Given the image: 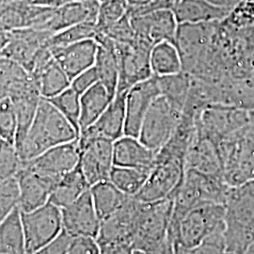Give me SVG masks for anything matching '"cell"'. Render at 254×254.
<instances>
[{"label":"cell","mask_w":254,"mask_h":254,"mask_svg":"<svg viewBox=\"0 0 254 254\" xmlns=\"http://www.w3.org/2000/svg\"><path fill=\"white\" fill-rule=\"evenodd\" d=\"M78 137L71 123L49 101L42 98L34 121L18 149L19 155L23 163L27 162L55 146L71 142Z\"/></svg>","instance_id":"cell-1"},{"label":"cell","mask_w":254,"mask_h":254,"mask_svg":"<svg viewBox=\"0 0 254 254\" xmlns=\"http://www.w3.org/2000/svg\"><path fill=\"white\" fill-rule=\"evenodd\" d=\"M228 254H243L254 241V180L230 188L224 202Z\"/></svg>","instance_id":"cell-2"},{"label":"cell","mask_w":254,"mask_h":254,"mask_svg":"<svg viewBox=\"0 0 254 254\" xmlns=\"http://www.w3.org/2000/svg\"><path fill=\"white\" fill-rule=\"evenodd\" d=\"M229 187L223 178L187 169L181 187L173 196V209L170 238L174 236L182 218L191 209L205 202L224 204Z\"/></svg>","instance_id":"cell-3"},{"label":"cell","mask_w":254,"mask_h":254,"mask_svg":"<svg viewBox=\"0 0 254 254\" xmlns=\"http://www.w3.org/2000/svg\"><path fill=\"white\" fill-rule=\"evenodd\" d=\"M173 199L143 201L132 249L148 254H174L170 238Z\"/></svg>","instance_id":"cell-4"},{"label":"cell","mask_w":254,"mask_h":254,"mask_svg":"<svg viewBox=\"0 0 254 254\" xmlns=\"http://www.w3.org/2000/svg\"><path fill=\"white\" fill-rule=\"evenodd\" d=\"M223 178L234 188L254 180V118L219 143Z\"/></svg>","instance_id":"cell-5"},{"label":"cell","mask_w":254,"mask_h":254,"mask_svg":"<svg viewBox=\"0 0 254 254\" xmlns=\"http://www.w3.org/2000/svg\"><path fill=\"white\" fill-rule=\"evenodd\" d=\"M185 173L186 157L160 149L148 179L135 198L141 201L173 198L181 187Z\"/></svg>","instance_id":"cell-6"},{"label":"cell","mask_w":254,"mask_h":254,"mask_svg":"<svg viewBox=\"0 0 254 254\" xmlns=\"http://www.w3.org/2000/svg\"><path fill=\"white\" fill-rule=\"evenodd\" d=\"M224 204L205 202L189 211L182 218L174 236V246L192 248L225 230Z\"/></svg>","instance_id":"cell-7"},{"label":"cell","mask_w":254,"mask_h":254,"mask_svg":"<svg viewBox=\"0 0 254 254\" xmlns=\"http://www.w3.org/2000/svg\"><path fill=\"white\" fill-rule=\"evenodd\" d=\"M182 114L181 108L163 95L158 96L146 113L138 139L157 153L173 136Z\"/></svg>","instance_id":"cell-8"},{"label":"cell","mask_w":254,"mask_h":254,"mask_svg":"<svg viewBox=\"0 0 254 254\" xmlns=\"http://www.w3.org/2000/svg\"><path fill=\"white\" fill-rule=\"evenodd\" d=\"M22 223L27 254H36L63 233L62 209L48 201L39 208L22 212Z\"/></svg>","instance_id":"cell-9"},{"label":"cell","mask_w":254,"mask_h":254,"mask_svg":"<svg viewBox=\"0 0 254 254\" xmlns=\"http://www.w3.org/2000/svg\"><path fill=\"white\" fill-rule=\"evenodd\" d=\"M254 118V109L236 106L213 104L200 110L196 116V127L218 143Z\"/></svg>","instance_id":"cell-10"},{"label":"cell","mask_w":254,"mask_h":254,"mask_svg":"<svg viewBox=\"0 0 254 254\" xmlns=\"http://www.w3.org/2000/svg\"><path fill=\"white\" fill-rule=\"evenodd\" d=\"M142 204L143 201L130 196L118 210L104 218L96 239L98 245L120 244L132 248Z\"/></svg>","instance_id":"cell-11"},{"label":"cell","mask_w":254,"mask_h":254,"mask_svg":"<svg viewBox=\"0 0 254 254\" xmlns=\"http://www.w3.org/2000/svg\"><path fill=\"white\" fill-rule=\"evenodd\" d=\"M218 23L178 24L176 47L181 56L184 72L190 73L203 59Z\"/></svg>","instance_id":"cell-12"},{"label":"cell","mask_w":254,"mask_h":254,"mask_svg":"<svg viewBox=\"0 0 254 254\" xmlns=\"http://www.w3.org/2000/svg\"><path fill=\"white\" fill-rule=\"evenodd\" d=\"M116 44L119 61V83L117 91H128L139 82L152 77V48L137 41L132 44Z\"/></svg>","instance_id":"cell-13"},{"label":"cell","mask_w":254,"mask_h":254,"mask_svg":"<svg viewBox=\"0 0 254 254\" xmlns=\"http://www.w3.org/2000/svg\"><path fill=\"white\" fill-rule=\"evenodd\" d=\"M129 17L137 42L150 48L162 42H170L176 46L178 23L173 9H157Z\"/></svg>","instance_id":"cell-14"},{"label":"cell","mask_w":254,"mask_h":254,"mask_svg":"<svg viewBox=\"0 0 254 254\" xmlns=\"http://www.w3.org/2000/svg\"><path fill=\"white\" fill-rule=\"evenodd\" d=\"M80 158L78 166L90 187L99 182L109 180L113 164V141L93 137L78 138Z\"/></svg>","instance_id":"cell-15"},{"label":"cell","mask_w":254,"mask_h":254,"mask_svg":"<svg viewBox=\"0 0 254 254\" xmlns=\"http://www.w3.org/2000/svg\"><path fill=\"white\" fill-rule=\"evenodd\" d=\"M53 33L36 28H21L7 32V42L0 57L21 65L29 73L38 53L48 47Z\"/></svg>","instance_id":"cell-16"},{"label":"cell","mask_w":254,"mask_h":254,"mask_svg":"<svg viewBox=\"0 0 254 254\" xmlns=\"http://www.w3.org/2000/svg\"><path fill=\"white\" fill-rule=\"evenodd\" d=\"M63 231L72 238L97 239L101 227V218L91 199V192L81 196L62 209Z\"/></svg>","instance_id":"cell-17"},{"label":"cell","mask_w":254,"mask_h":254,"mask_svg":"<svg viewBox=\"0 0 254 254\" xmlns=\"http://www.w3.org/2000/svg\"><path fill=\"white\" fill-rule=\"evenodd\" d=\"M161 95L157 77H152L134 85L127 91L126 100L125 136L137 137L147 111Z\"/></svg>","instance_id":"cell-18"},{"label":"cell","mask_w":254,"mask_h":254,"mask_svg":"<svg viewBox=\"0 0 254 254\" xmlns=\"http://www.w3.org/2000/svg\"><path fill=\"white\" fill-rule=\"evenodd\" d=\"M29 74L41 97L45 99L54 97L71 86V80L56 62L49 47L38 53Z\"/></svg>","instance_id":"cell-19"},{"label":"cell","mask_w":254,"mask_h":254,"mask_svg":"<svg viewBox=\"0 0 254 254\" xmlns=\"http://www.w3.org/2000/svg\"><path fill=\"white\" fill-rule=\"evenodd\" d=\"M79 158L80 146L77 138L71 142L55 146L24 164L38 173L60 181L64 175L77 167Z\"/></svg>","instance_id":"cell-20"},{"label":"cell","mask_w":254,"mask_h":254,"mask_svg":"<svg viewBox=\"0 0 254 254\" xmlns=\"http://www.w3.org/2000/svg\"><path fill=\"white\" fill-rule=\"evenodd\" d=\"M18 183L19 208L28 212L46 204L59 180L38 173L23 163L15 176Z\"/></svg>","instance_id":"cell-21"},{"label":"cell","mask_w":254,"mask_h":254,"mask_svg":"<svg viewBox=\"0 0 254 254\" xmlns=\"http://www.w3.org/2000/svg\"><path fill=\"white\" fill-rule=\"evenodd\" d=\"M187 169L223 178L219 143L197 127L187 154Z\"/></svg>","instance_id":"cell-22"},{"label":"cell","mask_w":254,"mask_h":254,"mask_svg":"<svg viewBox=\"0 0 254 254\" xmlns=\"http://www.w3.org/2000/svg\"><path fill=\"white\" fill-rule=\"evenodd\" d=\"M51 53L69 79L94 66L98 44L95 39L84 40L72 45L51 47Z\"/></svg>","instance_id":"cell-23"},{"label":"cell","mask_w":254,"mask_h":254,"mask_svg":"<svg viewBox=\"0 0 254 254\" xmlns=\"http://www.w3.org/2000/svg\"><path fill=\"white\" fill-rule=\"evenodd\" d=\"M127 91H117L108 109L94 125L82 132L78 138L103 137L115 141L125 136Z\"/></svg>","instance_id":"cell-24"},{"label":"cell","mask_w":254,"mask_h":254,"mask_svg":"<svg viewBox=\"0 0 254 254\" xmlns=\"http://www.w3.org/2000/svg\"><path fill=\"white\" fill-rule=\"evenodd\" d=\"M100 1H73L55 9L52 18L46 25V31L57 33L67 27L84 22L96 23Z\"/></svg>","instance_id":"cell-25"},{"label":"cell","mask_w":254,"mask_h":254,"mask_svg":"<svg viewBox=\"0 0 254 254\" xmlns=\"http://www.w3.org/2000/svg\"><path fill=\"white\" fill-rule=\"evenodd\" d=\"M156 152L144 145L137 137L123 136L113 143V164L119 167L152 169Z\"/></svg>","instance_id":"cell-26"},{"label":"cell","mask_w":254,"mask_h":254,"mask_svg":"<svg viewBox=\"0 0 254 254\" xmlns=\"http://www.w3.org/2000/svg\"><path fill=\"white\" fill-rule=\"evenodd\" d=\"M95 41L98 50L94 67L98 73L99 82L103 84L109 93L115 96L119 83V61L116 44L109 37L97 33Z\"/></svg>","instance_id":"cell-27"},{"label":"cell","mask_w":254,"mask_h":254,"mask_svg":"<svg viewBox=\"0 0 254 254\" xmlns=\"http://www.w3.org/2000/svg\"><path fill=\"white\" fill-rule=\"evenodd\" d=\"M172 9L178 24L221 22L232 10L215 6L208 0H178Z\"/></svg>","instance_id":"cell-28"},{"label":"cell","mask_w":254,"mask_h":254,"mask_svg":"<svg viewBox=\"0 0 254 254\" xmlns=\"http://www.w3.org/2000/svg\"><path fill=\"white\" fill-rule=\"evenodd\" d=\"M9 98L12 101L16 112L17 132L15 137V147L18 151L34 121L42 97L33 82L26 89L16 92Z\"/></svg>","instance_id":"cell-29"},{"label":"cell","mask_w":254,"mask_h":254,"mask_svg":"<svg viewBox=\"0 0 254 254\" xmlns=\"http://www.w3.org/2000/svg\"><path fill=\"white\" fill-rule=\"evenodd\" d=\"M113 98L114 96L109 93L100 82L80 95V134L96 123Z\"/></svg>","instance_id":"cell-30"},{"label":"cell","mask_w":254,"mask_h":254,"mask_svg":"<svg viewBox=\"0 0 254 254\" xmlns=\"http://www.w3.org/2000/svg\"><path fill=\"white\" fill-rule=\"evenodd\" d=\"M90 189V185L77 165L73 171L64 175L56 185L51 193L49 202L53 203L59 208H64L78 199L84 192Z\"/></svg>","instance_id":"cell-31"},{"label":"cell","mask_w":254,"mask_h":254,"mask_svg":"<svg viewBox=\"0 0 254 254\" xmlns=\"http://www.w3.org/2000/svg\"><path fill=\"white\" fill-rule=\"evenodd\" d=\"M0 254H27L19 207L0 223Z\"/></svg>","instance_id":"cell-32"},{"label":"cell","mask_w":254,"mask_h":254,"mask_svg":"<svg viewBox=\"0 0 254 254\" xmlns=\"http://www.w3.org/2000/svg\"><path fill=\"white\" fill-rule=\"evenodd\" d=\"M90 192L101 221L118 210L130 197L123 193L109 180L91 186Z\"/></svg>","instance_id":"cell-33"},{"label":"cell","mask_w":254,"mask_h":254,"mask_svg":"<svg viewBox=\"0 0 254 254\" xmlns=\"http://www.w3.org/2000/svg\"><path fill=\"white\" fill-rule=\"evenodd\" d=\"M151 68L155 76H163L183 71L181 56L176 46L170 42H162L152 48Z\"/></svg>","instance_id":"cell-34"},{"label":"cell","mask_w":254,"mask_h":254,"mask_svg":"<svg viewBox=\"0 0 254 254\" xmlns=\"http://www.w3.org/2000/svg\"><path fill=\"white\" fill-rule=\"evenodd\" d=\"M151 170L113 166L109 180L127 196L135 197L144 186Z\"/></svg>","instance_id":"cell-35"},{"label":"cell","mask_w":254,"mask_h":254,"mask_svg":"<svg viewBox=\"0 0 254 254\" xmlns=\"http://www.w3.org/2000/svg\"><path fill=\"white\" fill-rule=\"evenodd\" d=\"M156 77L161 95L184 110L190 91V74L182 71L181 73Z\"/></svg>","instance_id":"cell-36"},{"label":"cell","mask_w":254,"mask_h":254,"mask_svg":"<svg viewBox=\"0 0 254 254\" xmlns=\"http://www.w3.org/2000/svg\"><path fill=\"white\" fill-rule=\"evenodd\" d=\"M97 33L96 23L84 22L73 27H67L53 34L49 39L48 47L69 46L84 40L95 39Z\"/></svg>","instance_id":"cell-37"},{"label":"cell","mask_w":254,"mask_h":254,"mask_svg":"<svg viewBox=\"0 0 254 254\" xmlns=\"http://www.w3.org/2000/svg\"><path fill=\"white\" fill-rule=\"evenodd\" d=\"M46 100L49 101L71 123L77 134L80 135V95L69 87L60 94Z\"/></svg>","instance_id":"cell-38"},{"label":"cell","mask_w":254,"mask_h":254,"mask_svg":"<svg viewBox=\"0 0 254 254\" xmlns=\"http://www.w3.org/2000/svg\"><path fill=\"white\" fill-rule=\"evenodd\" d=\"M128 11L127 0H105L100 2L96 19L98 33H105L119 20L127 15Z\"/></svg>","instance_id":"cell-39"},{"label":"cell","mask_w":254,"mask_h":254,"mask_svg":"<svg viewBox=\"0 0 254 254\" xmlns=\"http://www.w3.org/2000/svg\"><path fill=\"white\" fill-rule=\"evenodd\" d=\"M23 166V161L14 144L0 141V183L14 178Z\"/></svg>","instance_id":"cell-40"},{"label":"cell","mask_w":254,"mask_h":254,"mask_svg":"<svg viewBox=\"0 0 254 254\" xmlns=\"http://www.w3.org/2000/svg\"><path fill=\"white\" fill-rule=\"evenodd\" d=\"M17 119L15 108L9 97L0 100V138L15 145Z\"/></svg>","instance_id":"cell-41"},{"label":"cell","mask_w":254,"mask_h":254,"mask_svg":"<svg viewBox=\"0 0 254 254\" xmlns=\"http://www.w3.org/2000/svg\"><path fill=\"white\" fill-rule=\"evenodd\" d=\"M222 22L235 30L254 27V2L241 0Z\"/></svg>","instance_id":"cell-42"},{"label":"cell","mask_w":254,"mask_h":254,"mask_svg":"<svg viewBox=\"0 0 254 254\" xmlns=\"http://www.w3.org/2000/svg\"><path fill=\"white\" fill-rule=\"evenodd\" d=\"M226 244L224 232H219L202 243L192 248L180 245L174 246V254H226Z\"/></svg>","instance_id":"cell-43"},{"label":"cell","mask_w":254,"mask_h":254,"mask_svg":"<svg viewBox=\"0 0 254 254\" xmlns=\"http://www.w3.org/2000/svg\"><path fill=\"white\" fill-rule=\"evenodd\" d=\"M19 207V189L16 177L0 183V223Z\"/></svg>","instance_id":"cell-44"},{"label":"cell","mask_w":254,"mask_h":254,"mask_svg":"<svg viewBox=\"0 0 254 254\" xmlns=\"http://www.w3.org/2000/svg\"><path fill=\"white\" fill-rule=\"evenodd\" d=\"M102 34L107 35L115 43L119 44H132L136 41V34L128 14L119 20L117 23H115Z\"/></svg>","instance_id":"cell-45"},{"label":"cell","mask_w":254,"mask_h":254,"mask_svg":"<svg viewBox=\"0 0 254 254\" xmlns=\"http://www.w3.org/2000/svg\"><path fill=\"white\" fill-rule=\"evenodd\" d=\"M129 16H136L161 9H172L169 0H127Z\"/></svg>","instance_id":"cell-46"},{"label":"cell","mask_w":254,"mask_h":254,"mask_svg":"<svg viewBox=\"0 0 254 254\" xmlns=\"http://www.w3.org/2000/svg\"><path fill=\"white\" fill-rule=\"evenodd\" d=\"M99 82L98 73L94 66L90 69L82 72L76 75L71 81V88L76 91L79 95H82L85 91L90 90L92 86Z\"/></svg>","instance_id":"cell-47"},{"label":"cell","mask_w":254,"mask_h":254,"mask_svg":"<svg viewBox=\"0 0 254 254\" xmlns=\"http://www.w3.org/2000/svg\"><path fill=\"white\" fill-rule=\"evenodd\" d=\"M66 254H100V248L93 238H73Z\"/></svg>","instance_id":"cell-48"},{"label":"cell","mask_w":254,"mask_h":254,"mask_svg":"<svg viewBox=\"0 0 254 254\" xmlns=\"http://www.w3.org/2000/svg\"><path fill=\"white\" fill-rule=\"evenodd\" d=\"M100 254H131L132 248L128 245H120V244H108V245H99Z\"/></svg>","instance_id":"cell-49"},{"label":"cell","mask_w":254,"mask_h":254,"mask_svg":"<svg viewBox=\"0 0 254 254\" xmlns=\"http://www.w3.org/2000/svg\"><path fill=\"white\" fill-rule=\"evenodd\" d=\"M73 1V0H30V2H32L33 4L53 9H58Z\"/></svg>","instance_id":"cell-50"},{"label":"cell","mask_w":254,"mask_h":254,"mask_svg":"<svg viewBox=\"0 0 254 254\" xmlns=\"http://www.w3.org/2000/svg\"><path fill=\"white\" fill-rule=\"evenodd\" d=\"M208 1L215 6L233 9L241 0H208Z\"/></svg>","instance_id":"cell-51"},{"label":"cell","mask_w":254,"mask_h":254,"mask_svg":"<svg viewBox=\"0 0 254 254\" xmlns=\"http://www.w3.org/2000/svg\"><path fill=\"white\" fill-rule=\"evenodd\" d=\"M6 42H7V33L0 31V54L2 52L3 47L5 46Z\"/></svg>","instance_id":"cell-52"},{"label":"cell","mask_w":254,"mask_h":254,"mask_svg":"<svg viewBox=\"0 0 254 254\" xmlns=\"http://www.w3.org/2000/svg\"><path fill=\"white\" fill-rule=\"evenodd\" d=\"M243 254H254V241L248 247V249L246 250L245 253Z\"/></svg>","instance_id":"cell-53"},{"label":"cell","mask_w":254,"mask_h":254,"mask_svg":"<svg viewBox=\"0 0 254 254\" xmlns=\"http://www.w3.org/2000/svg\"><path fill=\"white\" fill-rule=\"evenodd\" d=\"M146 254V253H143V252H140V251H137V250H133L132 251V254Z\"/></svg>","instance_id":"cell-54"},{"label":"cell","mask_w":254,"mask_h":254,"mask_svg":"<svg viewBox=\"0 0 254 254\" xmlns=\"http://www.w3.org/2000/svg\"><path fill=\"white\" fill-rule=\"evenodd\" d=\"M20 1H30V0H3V3H5V2H20Z\"/></svg>","instance_id":"cell-55"},{"label":"cell","mask_w":254,"mask_h":254,"mask_svg":"<svg viewBox=\"0 0 254 254\" xmlns=\"http://www.w3.org/2000/svg\"><path fill=\"white\" fill-rule=\"evenodd\" d=\"M73 1H80V2H84V1H91V0H73Z\"/></svg>","instance_id":"cell-56"},{"label":"cell","mask_w":254,"mask_h":254,"mask_svg":"<svg viewBox=\"0 0 254 254\" xmlns=\"http://www.w3.org/2000/svg\"><path fill=\"white\" fill-rule=\"evenodd\" d=\"M247 1H252V2H254V0H247Z\"/></svg>","instance_id":"cell-57"},{"label":"cell","mask_w":254,"mask_h":254,"mask_svg":"<svg viewBox=\"0 0 254 254\" xmlns=\"http://www.w3.org/2000/svg\"><path fill=\"white\" fill-rule=\"evenodd\" d=\"M0 3H3V0H0Z\"/></svg>","instance_id":"cell-58"},{"label":"cell","mask_w":254,"mask_h":254,"mask_svg":"<svg viewBox=\"0 0 254 254\" xmlns=\"http://www.w3.org/2000/svg\"><path fill=\"white\" fill-rule=\"evenodd\" d=\"M99 1H100V2H103V1H105V0H99Z\"/></svg>","instance_id":"cell-59"},{"label":"cell","mask_w":254,"mask_h":254,"mask_svg":"<svg viewBox=\"0 0 254 254\" xmlns=\"http://www.w3.org/2000/svg\"><path fill=\"white\" fill-rule=\"evenodd\" d=\"M0 141H1V138H0Z\"/></svg>","instance_id":"cell-60"},{"label":"cell","mask_w":254,"mask_h":254,"mask_svg":"<svg viewBox=\"0 0 254 254\" xmlns=\"http://www.w3.org/2000/svg\"></svg>","instance_id":"cell-61"}]
</instances>
